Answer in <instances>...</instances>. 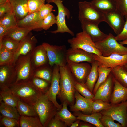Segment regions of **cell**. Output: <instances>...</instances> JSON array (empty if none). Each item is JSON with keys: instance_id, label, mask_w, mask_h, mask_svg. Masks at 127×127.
I'll list each match as a JSON object with an SVG mask.
<instances>
[{"instance_id": "39", "label": "cell", "mask_w": 127, "mask_h": 127, "mask_svg": "<svg viewBox=\"0 0 127 127\" xmlns=\"http://www.w3.org/2000/svg\"><path fill=\"white\" fill-rule=\"evenodd\" d=\"M14 53L2 46H0V66L12 64Z\"/></svg>"}, {"instance_id": "36", "label": "cell", "mask_w": 127, "mask_h": 127, "mask_svg": "<svg viewBox=\"0 0 127 127\" xmlns=\"http://www.w3.org/2000/svg\"><path fill=\"white\" fill-rule=\"evenodd\" d=\"M17 21L13 12L7 13L0 18V25L8 29L17 26Z\"/></svg>"}, {"instance_id": "31", "label": "cell", "mask_w": 127, "mask_h": 127, "mask_svg": "<svg viewBox=\"0 0 127 127\" xmlns=\"http://www.w3.org/2000/svg\"><path fill=\"white\" fill-rule=\"evenodd\" d=\"M19 122L21 127H43L38 116H20Z\"/></svg>"}, {"instance_id": "37", "label": "cell", "mask_w": 127, "mask_h": 127, "mask_svg": "<svg viewBox=\"0 0 127 127\" xmlns=\"http://www.w3.org/2000/svg\"><path fill=\"white\" fill-rule=\"evenodd\" d=\"M45 66L35 69L33 76L43 79L51 83L52 71L50 69Z\"/></svg>"}, {"instance_id": "5", "label": "cell", "mask_w": 127, "mask_h": 127, "mask_svg": "<svg viewBox=\"0 0 127 127\" xmlns=\"http://www.w3.org/2000/svg\"><path fill=\"white\" fill-rule=\"evenodd\" d=\"M95 43L96 47L103 56L113 54L127 55V47L118 43L115 36L111 33L103 40Z\"/></svg>"}, {"instance_id": "48", "label": "cell", "mask_w": 127, "mask_h": 127, "mask_svg": "<svg viewBox=\"0 0 127 127\" xmlns=\"http://www.w3.org/2000/svg\"><path fill=\"white\" fill-rule=\"evenodd\" d=\"M53 6L49 3L44 4L38 12L40 18L43 20L45 18L52 12L54 11Z\"/></svg>"}, {"instance_id": "16", "label": "cell", "mask_w": 127, "mask_h": 127, "mask_svg": "<svg viewBox=\"0 0 127 127\" xmlns=\"http://www.w3.org/2000/svg\"><path fill=\"white\" fill-rule=\"evenodd\" d=\"M66 57L67 63L86 62L91 64L95 61L93 54L80 49H68L66 50Z\"/></svg>"}, {"instance_id": "50", "label": "cell", "mask_w": 127, "mask_h": 127, "mask_svg": "<svg viewBox=\"0 0 127 127\" xmlns=\"http://www.w3.org/2000/svg\"><path fill=\"white\" fill-rule=\"evenodd\" d=\"M67 126L64 122L55 116L50 121L48 127H65Z\"/></svg>"}, {"instance_id": "21", "label": "cell", "mask_w": 127, "mask_h": 127, "mask_svg": "<svg viewBox=\"0 0 127 127\" xmlns=\"http://www.w3.org/2000/svg\"><path fill=\"white\" fill-rule=\"evenodd\" d=\"M75 104L70 106V110L75 112L81 111L87 114L92 113V104L93 101L87 99L82 96L76 91L75 95Z\"/></svg>"}, {"instance_id": "11", "label": "cell", "mask_w": 127, "mask_h": 127, "mask_svg": "<svg viewBox=\"0 0 127 127\" xmlns=\"http://www.w3.org/2000/svg\"><path fill=\"white\" fill-rule=\"evenodd\" d=\"M0 66V89L1 91H4L9 89L15 83L16 73L12 64Z\"/></svg>"}, {"instance_id": "42", "label": "cell", "mask_w": 127, "mask_h": 127, "mask_svg": "<svg viewBox=\"0 0 127 127\" xmlns=\"http://www.w3.org/2000/svg\"><path fill=\"white\" fill-rule=\"evenodd\" d=\"M46 0H28V14L38 12L45 4Z\"/></svg>"}, {"instance_id": "49", "label": "cell", "mask_w": 127, "mask_h": 127, "mask_svg": "<svg viewBox=\"0 0 127 127\" xmlns=\"http://www.w3.org/2000/svg\"><path fill=\"white\" fill-rule=\"evenodd\" d=\"M11 12H13V10L8 0L5 4L0 5V18L4 14Z\"/></svg>"}, {"instance_id": "6", "label": "cell", "mask_w": 127, "mask_h": 127, "mask_svg": "<svg viewBox=\"0 0 127 127\" xmlns=\"http://www.w3.org/2000/svg\"><path fill=\"white\" fill-rule=\"evenodd\" d=\"M67 42L72 48L80 49L90 53L102 56L96 47L95 43L84 32L77 33L75 37L69 39Z\"/></svg>"}, {"instance_id": "38", "label": "cell", "mask_w": 127, "mask_h": 127, "mask_svg": "<svg viewBox=\"0 0 127 127\" xmlns=\"http://www.w3.org/2000/svg\"><path fill=\"white\" fill-rule=\"evenodd\" d=\"M30 81L39 91L43 94L47 93L51 84V83L44 79L33 76Z\"/></svg>"}, {"instance_id": "2", "label": "cell", "mask_w": 127, "mask_h": 127, "mask_svg": "<svg viewBox=\"0 0 127 127\" xmlns=\"http://www.w3.org/2000/svg\"><path fill=\"white\" fill-rule=\"evenodd\" d=\"M9 89L19 100L33 107L43 94L30 80L15 83Z\"/></svg>"}, {"instance_id": "41", "label": "cell", "mask_w": 127, "mask_h": 127, "mask_svg": "<svg viewBox=\"0 0 127 127\" xmlns=\"http://www.w3.org/2000/svg\"><path fill=\"white\" fill-rule=\"evenodd\" d=\"M20 42L9 38L3 37L0 40V46L4 47L14 54L17 49Z\"/></svg>"}, {"instance_id": "25", "label": "cell", "mask_w": 127, "mask_h": 127, "mask_svg": "<svg viewBox=\"0 0 127 127\" xmlns=\"http://www.w3.org/2000/svg\"><path fill=\"white\" fill-rule=\"evenodd\" d=\"M31 31L16 26L8 29L3 37L20 42L26 37Z\"/></svg>"}, {"instance_id": "13", "label": "cell", "mask_w": 127, "mask_h": 127, "mask_svg": "<svg viewBox=\"0 0 127 127\" xmlns=\"http://www.w3.org/2000/svg\"><path fill=\"white\" fill-rule=\"evenodd\" d=\"M93 57L99 65L108 68H113L118 66H123L127 63V55L113 54L104 56L93 54Z\"/></svg>"}, {"instance_id": "45", "label": "cell", "mask_w": 127, "mask_h": 127, "mask_svg": "<svg viewBox=\"0 0 127 127\" xmlns=\"http://www.w3.org/2000/svg\"><path fill=\"white\" fill-rule=\"evenodd\" d=\"M56 23V16L52 12H51L43 20L42 24V29L47 30Z\"/></svg>"}, {"instance_id": "1", "label": "cell", "mask_w": 127, "mask_h": 127, "mask_svg": "<svg viewBox=\"0 0 127 127\" xmlns=\"http://www.w3.org/2000/svg\"><path fill=\"white\" fill-rule=\"evenodd\" d=\"M60 91L57 96L63 102L70 106L74 104L75 79L67 64L60 67Z\"/></svg>"}, {"instance_id": "33", "label": "cell", "mask_w": 127, "mask_h": 127, "mask_svg": "<svg viewBox=\"0 0 127 127\" xmlns=\"http://www.w3.org/2000/svg\"><path fill=\"white\" fill-rule=\"evenodd\" d=\"M16 108L20 116H38L34 107L21 101H18Z\"/></svg>"}, {"instance_id": "12", "label": "cell", "mask_w": 127, "mask_h": 127, "mask_svg": "<svg viewBox=\"0 0 127 127\" xmlns=\"http://www.w3.org/2000/svg\"><path fill=\"white\" fill-rule=\"evenodd\" d=\"M60 70L59 66L54 65L50 87L46 93L49 100L57 107L58 111L60 110L62 107V105L59 104L56 100V97L60 91Z\"/></svg>"}, {"instance_id": "24", "label": "cell", "mask_w": 127, "mask_h": 127, "mask_svg": "<svg viewBox=\"0 0 127 127\" xmlns=\"http://www.w3.org/2000/svg\"><path fill=\"white\" fill-rule=\"evenodd\" d=\"M17 21L28 14V0H8Z\"/></svg>"}, {"instance_id": "15", "label": "cell", "mask_w": 127, "mask_h": 127, "mask_svg": "<svg viewBox=\"0 0 127 127\" xmlns=\"http://www.w3.org/2000/svg\"><path fill=\"white\" fill-rule=\"evenodd\" d=\"M37 42V39L31 32L20 42L17 49L14 54L12 64L13 65L19 56L27 55L32 51L36 47Z\"/></svg>"}, {"instance_id": "43", "label": "cell", "mask_w": 127, "mask_h": 127, "mask_svg": "<svg viewBox=\"0 0 127 127\" xmlns=\"http://www.w3.org/2000/svg\"><path fill=\"white\" fill-rule=\"evenodd\" d=\"M111 105L109 103L100 100L93 101L92 104V113L100 112L109 108Z\"/></svg>"}, {"instance_id": "14", "label": "cell", "mask_w": 127, "mask_h": 127, "mask_svg": "<svg viewBox=\"0 0 127 127\" xmlns=\"http://www.w3.org/2000/svg\"><path fill=\"white\" fill-rule=\"evenodd\" d=\"M114 86V77L111 72L106 80L99 86L92 99L100 100L109 103L110 101Z\"/></svg>"}, {"instance_id": "35", "label": "cell", "mask_w": 127, "mask_h": 127, "mask_svg": "<svg viewBox=\"0 0 127 127\" xmlns=\"http://www.w3.org/2000/svg\"><path fill=\"white\" fill-rule=\"evenodd\" d=\"M0 95L2 101L6 104L14 107H16L19 100L9 88L4 91H0Z\"/></svg>"}, {"instance_id": "40", "label": "cell", "mask_w": 127, "mask_h": 127, "mask_svg": "<svg viewBox=\"0 0 127 127\" xmlns=\"http://www.w3.org/2000/svg\"><path fill=\"white\" fill-rule=\"evenodd\" d=\"M75 88L76 91L86 98L92 100L93 98L94 95L89 90L84 83L79 82L76 80Z\"/></svg>"}, {"instance_id": "23", "label": "cell", "mask_w": 127, "mask_h": 127, "mask_svg": "<svg viewBox=\"0 0 127 127\" xmlns=\"http://www.w3.org/2000/svg\"><path fill=\"white\" fill-rule=\"evenodd\" d=\"M127 100V88L121 84L114 78V86L110 103L115 104Z\"/></svg>"}, {"instance_id": "30", "label": "cell", "mask_w": 127, "mask_h": 127, "mask_svg": "<svg viewBox=\"0 0 127 127\" xmlns=\"http://www.w3.org/2000/svg\"><path fill=\"white\" fill-rule=\"evenodd\" d=\"M111 72L119 83L127 88V71L123 66H118L112 68Z\"/></svg>"}, {"instance_id": "10", "label": "cell", "mask_w": 127, "mask_h": 127, "mask_svg": "<svg viewBox=\"0 0 127 127\" xmlns=\"http://www.w3.org/2000/svg\"><path fill=\"white\" fill-rule=\"evenodd\" d=\"M102 115H109L118 122L123 127H127V100L112 104L107 109L100 112Z\"/></svg>"}, {"instance_id": "55", "label": "cell", "mask_w": 127, "mask_h": 127, "mask_svg": "<svg viewBox=\"0 0 127 127\" xmlns=\"http://www.w3.org/2000/svg\"><path fill=\"white\" fill-rule=\"evenodd\" d=\"M119 43L122 45H127V40L121 41L119 42Z\"/></svg>"}, {"instance_id": "9", "label": "cell", "mask_w": 127, "mask_h": 127, "mask_svg": "<svg viewBox=\"0 0 127 127\" xmlns=\"http://www.w3.org/2000/svg\"><path fill=\"white\" fill-rule=\"evenodd\" d=\"M42 45L46 51L50 65H57L61 67L67 64L65 45H51L46 42L43 43Z\"/></svg>"}, {"instance_id": "3", "label": "cell", "mask_w": 127, "mask_h": 127, "mask_svg": "<svg viewBox=\"0 0 127 127\" xmlns=\"http://www.w3.org/2000/svg\"><path fill=\"white\" fill-rule=\"evenodd\" d=\"M34 107L43 127H48L58 111L46 93L42 94Z\"/></svg>"}, {"instance_id": "53", "label": "cell", "mask_w": 127, "mask_h": 127, "mask_svg": "<svg viewBox=\"0 0 127 127\" xmlns=\"http://www.w3.org/2000/svg\"><path fill=\"white\" fill-rule=\"evenodd\" d=\"M87 123H80L79 127H92L93 126V125Z\"/></svg>"}, {"instance_id": "34", "label": "cell", "mask_w": 127, "mask_h": 127, "mask_svg": "<svg viewBox=\"0 0 127 127\" xmlns=\"http://www.w3.org/2000/svg\"><path fill=\"white\" fill-rule=\"evenodd\" d=\"M112 68H108L99 65L98 68V76L94 86L93 93L94 95L100 85L104 82L111 72Z\"/></svg>"}, {"instance_id": "29", "label": "cell", "mask_w": 127, "mask_h": 127, "mask_svg": "<svg viewBox=\"0 0 127 127\" xmlns=\"http://www.w3.org/2000/svg\"><path fill=\"white\" fill-rule=\"evenodd\" d=\"M91 68L88 74L85 84L89 90L93 93V90L98 76V68L99 62L95 61L91 64Z\"/></svg>"}, {"instance_id": "26", "label": "cell", "mask_w": 127, "mask_h": 127, "mask_svg": "<svg viewBox=\"0 0 127 127\" xmlns=\"http://www.w3.org/2000/svg\"><path fill=\"white\" fill-rule=\"evenodd\" d=\"M91 2L95 8L103 14L117 10L115 0H92Z\"/></svg>"}, {"instance_id": "28", "label": "cell", "mask_w": 127, "mask_h": 127, "mask_svg": "<svg viewBox=\"0 0 127 127\" xmlns=\"http://www.w3.org/2000/svg\"><path fill=\"white\" fill-rule=\"evenodd\" d=\"M67 103H63L62 107L57 111L55 116L64 122L67 126H70L77 119V117L73 115L68 110Z\"/></svg>"}, {"instance_id": "17", "label": "cell", "mask_w": 127, "mask_h": 127, "mask_svg": "<svg viewBox=\"0 0 127 127\" xmlns=\"http://www.w3.org/2000/svg\"><path fill=\"white\" fill-rule=\"evenodd\" d=\"M67 64L75 80L81 83H85L91 68L90 64L86 63L68 62Z\"/></svg>"}, {"instance_id": "51", "label": "cell", "mask_w": 127, "mask_h": 127, "mask_svg": "<svg viewBox=\"0 0 127 127\" xmlns=\"http://www.w3.org/2000/svg\"><path fill=\"white\" fill-rule=\"evenodd\" d=\"M126 20L122 31L119 34L115 36V38L117 41L127 40V19Z\"/></svg>"}, {"instance_id": "8", "label": "cell", "mask_w": 127, "mask_h": 127, "mask_svg": "<svg viewBox=\"0 0 127 127\" xmlns=\"http://www.w3.org/2000/svg\"><path fill=\"white\" fill-rule=\"evenodd\" d=\"M48 3H53L56 5L58 10V13L56 16L57 29L53 31L48 32L54 34L57 33H64L67 32L72 36H74V32L70 30L67 25L66 21V17L68 19L70 16V12L69 10L65 7L63 3L62 0H46Z\"/></svg>"}, {"instance_id": "47", "label": "cell", "mask_w": 127, "mask_h": 127, "mask_svg": "<svg viewBox=\"0 0 127 127\" xmlns=\"http://www.w3.org/2000/svg\"><path fill=\"white\" fill-rule=\"evenodd\" d=\"M118 10L125 19H127V0H115Z\"/></svg>"}, {"instance_id": "18", "label": "cell", "mask_w": 127, "mask_h": 127, "mask_svg": "<svg viewBox=\"0 0 127 127\" xmlns=\"http://www.w3.org/2000/svg\"><path fill=\"white\" fill-rule=\"evenodd\" d=\"M105 22L107 23L117 35L122 31L125 21L124 17L118 10L104 14Z\"/></svg>"}, {"instance_id": "56", "label": "cell", "mask_w": 127, "mask_h": 127, "mask_svg": "<svg viewBox=\"0 0 127 127\" xmlns=\"http://www.w3.org/2000/svg\"><path fill=\"white\" fill-rule=\"evenodd\" d=\"M126 70L127 71V63L124 66H123Z\"/></svg>"}, {"instance_id": "32", "label": "cell", "mask_w": 127, "mask_h": 127, "mask_svg": "<svg viewBox=\"0 0 127 127\" xmlns=\"http://www.w3.org/2000/svg\"><path fill=\"white\" fill-rule=\"evenodd\" d=\"M0 112L2 115L4 116L15 119L19 121L20 115L16 107L8 105L3 101L0 103Z\"/></svg>"}, {"instance_id": "4", "label": "cell", "mask_w": 127, "mask_h": 127, "mask_svg": "<svg viewBox=\"0 0 127 127\" xmlns=\"http://www.w3.org/2000/svg\"><path fill=\"white\" fill-rule=\"evenodd\" d=\"M32 51L27 55L19 56L13 65L17 75L15 83L29 81L33 76L35 68L32 62Z\"/></svg>"}, {"instance_id": "7", "label": "cell", "mask_w": 127, "mask_h": 127, "mask_svg": "<svg viewBox=\"0 0 127 127\" xmlns=\"http://www.w3.org/2000/svg\"><path fill=\"white\" fill-rule=\"evenodd\" d=\"M78 18L81 23L84 20H88L98 25L105 22L104 14L95 8L91 2L80 1L78 3Z\"/></svg>"}, {"instance_id": "46", "label": "cell", "mask_w": 127, "mask_h": 127, "mask_svg": "<svg viewBox=\"0 0 127 127\" xmlns=\"http://www.w3.org/2000/svg\"><path fill=\"white\" fill-rule=\"evenodd\" d=\"M0 122L6 127H17L20 126L19 121L14 119L4 116L0 117Z\"/></svg>"}, {"instance_id": "22", "label": "cell", "mask_w": 127, "mask_h": 127, "mask_svg": "<svg viewBox=\"0 0 127 127\" xmlns=\"http://www.w3.org/2000/svg\"><path fill=\"white\" fill-rule=\"evenodd\" d=\"M32 59V64L35 69L46 65L48 63L46 51L42 44L36 47L33 50Z\"/></svg>"}, {"instance_id": "44", "label": "cell", "mask_w": 127, "mask_h": 127, "mask_svg": "<svg viewBox=\"0 0 127 127\" xmlns=\"http://www.w3.org/2000/svg\"><path fill=\"white\" fill-rule=\"evenodd\" d=\"M100 120L104 127H123L119 123H115L113 119L109 115H102Z\"/></svg>"}, {"instance_id": "19", "label": "cell", "mask_w": 127, "mask_h": 127, "mask_svg": "<svg viewBox=\"0 0 127 127\" xmlns=\"http://www.w3.org/2000/svg\"><path fill=\"white\" fill-rule=\"evenodd\" d=\"M43 20L39 17L38 12L28 14L17 21V26L31 30L40 31Z\"/></svg>"}, {"instance_id": "52", "label": "cell", "mask_w": 127, "mask_h": 127, "mask_svg": "<svg viewBox=\"0 0 127 127\" xmlns=\"http://www.w3.org/2000/svg\"><path fill=\"white\" fill-rule=\"evenodd\" d=\"M8 29L0 25V40H1L7 33Z\"/></svg>"}, {"instance_id": "54", "label": "cell", "mask_w": 127, "mask_h": 127, "mask_svg": "<svg viewBox=\"0 0 127 127\" xmlns=\"http://www.w3.org/2000/svg\"><path fill=\"white\" fill-rule=\"evenodd\" d=\"M80 120L77 119L74 121L70 126V127H78L80 123Z\"/></svg>"}, {"instance_id": "27", "label": "cell", "mask_w": 127, "mask_h": 127, "mask_svg": "<svg viewBox=\"0 0 127 127\" xmlns=\"http://www.w3.org/2000/svg\"><path fill=\"white\" fill-rule=\"evenodd\" d=\"M74 115L77 116V119L89 123L97 127H104L100 120L102 115L100 112L92 113L90 115H87L77 111L75 112Z\"/></svg>"}, {"instance_id": "20", "label": "cell", "mask_w": 127, "mask_h": 127, "mask_svg": "<svg viewBox=\"0 0 127 127\" xmlns=\"http://www.w3.org/2000/svg\"><path fill=\"white\" fill-rule=\"evenodd\" d=\"M81 23L83 31L88 34L95 43L103 40L108 36V34L104 33L100 30L98 25L93 22L84 20Z\"/></svg>"}]
</instances>
